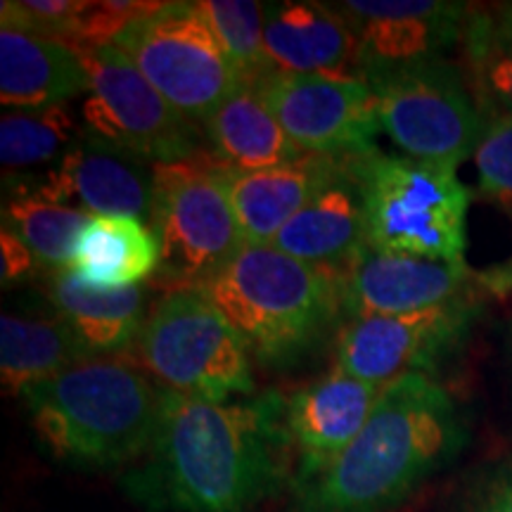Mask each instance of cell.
Listing matches in <instances>:
<instances>
[{"mask_svg":"<svg viewBox=\"0 0 512 512\" xmlns=\"http://www.w3.org/2000/svg\"><path fill=\"white\" fill-rule=\"evenodd\" d=\"M285 396L204 401L162 389L150 448L121 477L147 512H252L294 479Z\"/></svg>","mask_w":512,"mask_h":512,"instance_id":"1","label":"cell"},{"mask_svg":"<svg viewBox=\"0 0 512 512\" xmlns=\"http://www.w3.org/2000/svg\"><path fill=\"white\" fill-rule=\"evenodd\" d=\"M470 439L463 413L432 375L380 392L347 451L294 489V512H392L456 460Z\"/></svg>","mask_w":512,"mask_h":512,"instance_id":"2","label":"cell"},{"mask_svg":"<svg viewBox=\"0 0 512 512\" xmlns=\"http://www.w3.org/2000/svg\"><path fill=\"white\" fill-rule=\"evenodd\" d=\"M162 387L124 358H95L19 394L31 430L60 463L102 472L136 465L150 448Z\"/></svg>","mask_w":512,"mask_h":512,"instance_id":"3","label":"cell"},{"mask_svg":"<svg viewBox=\"0 0 512 512\" xmlns=\"http://www.w3.org/2000/svg\"><path fill=\"white\" fill-rule=\"evenodd\" d=\"M261 366H292L344 316L339 273L275 247L247 245L200 290Z\"/></svg>","mask_w":512,"mask_h":512,"instance_id":"4","label":"cell"},{"mask_svg":"<svg viewBox=\"0 0 512 512\" xmlns=\"http://www.w3.org/2000/svg\"><path fill=\"white\" fill-rule=\"evenodd\" d=\"M368 247L377 252L465 259L470 190L458 171L380 150L358 155Z\"/></svg>","mask_w":512,"mask_h":512,"instance_id":"5","label":"cell"},{"mask_svg":"<svg viewBox=\"0 0 512 512\" xmlns=\"http://www.w3.org/2000/svg\"><path fill=\"white\" fill-rule=\"evenodd\" d=\"M150 228L159 242L155 285L200 290L247 247L211 157L155 164Z\"/></svg>","mask_w":512,"mask_h":512,"instance_id":"6","label":"cell"},{"mask_svg":"<svg viewBox=\"0 0 512 512\" xmlns=\"http://www.w3.org/2000/svg\"><path fill=\"white\" fill-rule=\"evenodd\" d=\"M131 351L166 392L204 401L254 396L245 342L197 290L164 294Z\"/></svg>","mask_w":512,"mask_h":512,"instance_id":"7","label":"cell"},{"mask_svg":"<svg viewBox=\"0 0 512 512\" xmlns=\"http://www.w3.org/2000/svg\"><path fill=\"white\" fill-rule=\"evenodd\" d=\"M112 46L192 124H204L245 86L200 3H157L133 19Z\"/></svg>","mask_w":512,"mask_h":512,"instance_id":"8","label":"cell"},{"mask_svg":"<svg viewBox=\"0 0 512 512\" xmlns=\"http://www.w3.org/2000/svg\"><path fill=\"white\" fill-rule=\"evenodd\" d=\"M370 91L380 131L401 155L453 171L475 155L486 119L456 62L415 64L373 81Z\"/></svg>","mask_w":512,"mask_h":512,"instance_id":"9","label":"cell"},{"mask_svg":"<svg viewBox=\"0 0 512 512\" xmlns=\"http://www.w3.org/2000/svg\"><path fill=\"white\" fill-rule=\"evenodd\" d=\"M88 72L83 133L150 164L185 162L200 155L197 126L112 46L79 50Z\"/></svg>","mask_w":512,"mask_h":512,"instance_id":"10","label":"cell"},{"mask_svg":"<svg viewBox=\"0 0 512 512\" xmlns=\"http://www.w3.org/2000/svg\"><path fill=\"white\" fill-rule=\"evenodd\" d=\"M479 311L482 304L475 294H465L403 316L344 320L335 342V366L380 389L406 375H430L465 342Z\"/></svg>","mask_w":512,"mask_h":512,"instance_id":"11","label":"cell"},{"mask_svg":"<svg viewBox=\"0 0 512 512\" xmlns=\"http://www.w3.org/2000/svg\"><path fill=\"white\" fill-rule=\"evenodd\" d=\"M254 88L304 155L351 157L377 150V100L366 81L273 72Z\"/></svg>","mask_w":512,"mask_h":512,"instance_id":"12","label":"cell"},{"mask_svg":"<svg viewBox=\"0 0 512 512\" xmlns=\"http://www.w3.org/2000/svg\"><path fill=\"white\" fill-rule=\"evenodd\" d=\"M356 43V76L368 86L458 46L472 5L453 0H344L330 3Z\"/></svg>","mask_w":512,"mask_h":512,"instance_id":"13","label":"cell"},{"mask_svg":"<svg viewBox=\"0 0 512 512\" xmlns=\"http://www.w3.org/2000/svg\"><path fill=\"white\" fill-rule=\"evenodd\" d=\"M337 273L347 320L434 309L465 294H475L472 285L477 280V273L465 259L439 261L377 252L370 247Z\"/></svg>","mask_w":512,"mask_h":512,"instance_id":"14","label":"cell"},{"mask_svg":"<svg viewBox=\"0 0 512 512\" xmlns=\"http://www.w3.org/2000/svg\"><path fill=\"white\" fill-rule=\"evenodd\" d=\"M380 387L335 366L285 396V425L297 456L292 486L328 470L366 427Z\"/></svg>","mask_w":512,"mask_h":512,"instance_id":"15","label":"cell"},{"mask_svg":"<svg viewBox=\"0 0 512 512\" xmlns=\"http://www.w3.org/2000/svg\"><path fill=\"white\" fill-rule=\"evenodd\" d=\"M155 192V164L81 131L34 195L55 204L79 200L91 216L150 219Z\"/></svg>","mask_w":512,"mask_h":512,"instance_id":"16","label":"cell"},{"mask_svg":"<svg viewBox=\"0 0 512 512\" xmlns=\"http://www.w3.org/2000/svg\"><path fill=\"white\" fill-rule=\"evenodd\" d=\"M304 264L339 271L368 247L366 197L358 155L339 159L316 197L275 235L273 245Z\"/></svg>","mask_w":512,"mask_h":512,"instance_id":"17","label":"cell"},{"mask_svg":"<svg viewBox=\"0 0 512 512\" xmlns=\"http://www.w3.org/2000/svg\"><path fill=\"white\" fill-rule=\"evenodd\" d=\"M342 157L306 155L273 169L240 171L216 162L247 245L268 247L275 235L309 204L330 181Z\"/></svg>","mask_w":512,"mask_h":512,"instance_id":"18","label":"cell"},{"mask_svg":"<svg viewBox=\"0 0 512 512\" xmlns=\"http://www.w3.org/2000/svg\"><path fill=\"white\" fill-rule=\"evenodd\" d=\"M264 43L266 57L275 72L356 74L354 36L330 3H311V0L268 3Z\"/></svg>","mask_w":512,"mask_h":512,"instance_id":"19","label":"cell"},{"mask_svg":"<svg viewBox=\"0 0 512 512\" xmlns=\"http://www.w3.org/2000/svg\"><path fill=\"white\" fill-rule=\"evenodd\" d=\"M79 50L55 38L0 27V102L19 112L48 110L86 93Z\"/></svg>","mask_w":512,"mask_h":512,"instance_id":"20","label":"cell"},{"mask_svg":"<svg viewBox=\"0 0 512 512\" xmlns=\"http://www.w3.org/2000/svg\"><path fill=\"white\" fill-rule=\"evenodd\" d=\"M46 297L95 358L131 351L147 318L145 287L98 290L76 278L69 268L50 271Z\"/></svg>","mask_w":512,"mask_h":512,"instance_id":"21","label":"cell"},{"mask_svg":"<svg viewBox=\"0 0 512 512\" xmlns=\"http://www.w3.org/2000/svg\"><path fill=\"white\" fill-rule=\"evenodd\" d=\"M202 126L211 159L228 169H273L306 157L254 86H240Z\"/></svg>","mask_w":512,"mask_h":512,"instance_id":"22","label":"cell"},{"mask_svg":"<svg viewBox=\"0 0 512 512\" xmlns=\"http://www.w3.org/2000/svg\"><path fill=\"white\" fill-rule=\"evenodd\" d=\"M159 242L136 216H91L69 264L76 278L98 290H121L152 278Z\"/></svg>","mask_w":512,"mask_h":512,"instance_id":"23","label":"cell"},{"mask_svg":"<svg viewBox=\"0 0 512 512\" xmlns=\"http://www.w3.org/2000/svg\"><path fill=\"white\" fill-rule=\"evenodd\" d=\"M86 361L95 356L57 313L50 318L0 316V380L8 394L19 396L31 384Z\"/></svg>","mask_w":512,"mask_h":512,"instance_id":"24","label":"cell"},{"mask_svg":"<svg viewBox=\"0 0 512 512\" xmlns=\"http://www.w3.org/2000/svg\"><path fill=\"white\" fill-rule=\"evenodd\" d=\"M460 46L463 72L484 119L512 114V5L472 8Z\"/></svg>","mask_w":512,"mask_h":512,"instance_id":"25","label":"cell"},{"mask_svg":"<svg viewBox=\"0 0 512 512\" xmlns=\"http://www.w3.org/2000/svg\"><path fill=\"white\" fill-rule=\"evenodd\" d=\"M91 214L72 204H55L38 195H17L3 204V228L31 249L38 266L69 268Z\"/></svg>","mask_w":512,"mask_h":512,"instance_id":"26","label":"cell"},{"mask_svg":"<svg viewBox=\"0 0 512 512\" xmlns=\"http://www.w3.org/2000/svg\"><path fill=\"white\" fill-rule=\"evenodd\" d=\"M83 126L67 105L36 112H10L0 119V162L5 169H24L60 159Z\"/></svg>","mask_w":512,"mask_h":512,"instance_id":"27","label":"cell"},{"mask_svg":"<svg viewBox=\"0 0 512 512\" xmlns=\"http://www.w3.org/2000/svg\"><path fill=\"white\" fill-rule=\"evenodd\" d=\"M197 3L209 19L211 29L221 38L245 86H254L256 81L275 72L266 57L264 43L266 5L254 0H197Z\"/></svg>","mask_w":512,"mask_h":512,"instance_id":"28","label":"cell"},{"mask_svg":"<svg viewBox=\"0 0 512 512\" xmlns=\"http://www.w3.org/2000/svg\"><path fill=\"white\" fill-rule=\"evenodd\" d=\"M472 159L484 200L512 216V114L486 119Z\"/></svg>","mask_w":512,"mask_h":512,"instance_id":"29","label":"cell"},{"mask_svg":"<svg viewBox=\"0 0 512 512\" xmlns=\"http://www.w3.org/2000/svg\"><path fill=\"white\" fill-rule=\"evenodd\" d=\"M91 3L76 0H5L3 3V27H12L29 34L55 38V41L72 46L76 29L83 12Z\"/></svg>","mask_w":512,"mask_h":512,"instance_id":"30","label":"cell"},{"mask_svg":"<svg viewBox=\"0 0 512 512\" xmlns=\"http://www.w3.org/2000/svg\"><path fill=\"white\" fill-rule=\"evenodd\" d=\"M465 512H512V456L486 472L467 498Z\"/></svg>","mask_w":512,"mask_h":512,"instance_id":"31","label":"cell"},{"mask_svg":"<svg viewBox=\"0 0 512 512\" xmlns=\"http://www.w3.org/2000/svg\"><path fill=\"white\" fill-rule=\"evenodd\" d=\"M38 261L31 254V249L24 245L10 230H0V280L3 285H17L22 280L31 278V273L36 271Z\"/></svg>","mask_w":512,"mask_h":512,"instance_id":"32","label":"cell"}]
</instances>
